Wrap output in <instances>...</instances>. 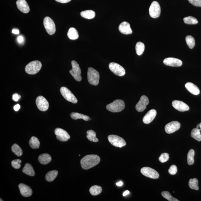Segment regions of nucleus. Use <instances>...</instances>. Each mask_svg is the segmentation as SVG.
<instances>
[{"label":"nucleus","mask_w":201,"mask_h":201,"mask_svg":"<svg viewBox=\"0 0 201 201\" xmlns=\"http://www.w3.org/2000/svg\"><path fill=\"white\" fill-rule=\"evenodd\" d=\"M125 108L124 101L121 99H117L106 106L107 109L112 112H120Z\"/></svg>","instance_id":"nucleus-3"},{"label":"nucleus","mask_w":201,"mask_h":201,"mask_svg":"<svg viewBox=\"0 0 201 201\" xmlns=\"http://www.w3.org/2000/svg\"><path fill=\"white\" fill-rule=\"evenodd\" d=\"M17 40L18 42L20 43H21L24 41V39L23 37L21 36H20L18 37Z\"/></svg>","instance_id":"nucleus-46"},{"label":"nucleus","mask_w":201,"mask_h":201,"mask_svg":"<svg viewBox=\"0 0 201 201\" xmlns=\"http://www.w3.org/2000/svg\"><path fill=\"white\" fill-rule=\"evenodd\" d=\"M190 3L194 6L201 7V0H188Z\"/></svg>","instance_id":"nucleus-43"},{"label":"nucleus","mask_w":201,"mask_h":201,"mask_svg":"<svg viewBox=\"0 0 201 201\" xmlns=\"http://www.w3.org/2000/svg\"><path fill=\"white\" fill-rule=\"evenodd\" d=\"M120 32L123 34L128 35L132 34V30L131 28L129 23L127 22H123L120 24L119 27Z\"/></svg>","instance_id":"nucleus-20"},{"label":"nucleus","mask_w":201,"mask_h":201,"mask_svg":"<svg viewBox=\"0 0 201 201\" xmlns=\"http://www.w3.org/2000/svg\"><path fill=\"white\" fill-rule=\"evenodd\" d=\"M88 79L89 83L92 85L97 86L99 83V74L98 72L94 68H88Z\"/></svg>","instance_id":"nucleus-4"},{"label":"nucleus","mask_w":201,"mask_h":201,"mask_svg":"<svg viewBox=\"0 0 201 201\" xmlns=\"http://www.w3.org/2000/svg\"><path fill=\"white\" fill-rule=\"evenodd\" d=\"M156 111L154 109L151 110L147 112L143 119V122L148 124L153 121L156 115Z\"/></svg>","instance_id":"nucleus-21"},{"label":"nucleus","mask_w":201,"mask_h":201,"mask_svg":"<svg viewBox=\"0 0 201 201\" xmlns=\"http://www.w3.org/2000/svg\"><path fill=\"white\" fill-rule=\"evenodd\" d=\"M68 36L70 39L75 40L79 37V34L77 30L74 28H70L68 33Z\"/></svg>","instance_id":"nucleus-25"},{"label":"nucleus","mask_w":201,"mask_h":201,"mask_svg":"<svg viewBox=\"0 0 201 201\" xmlns=\"http://www.w3.org/2000/svg\"><path fill=\"white\" fill-rule=\"evenodd\" d=\"M11 149L12 152L18 156H21L23 154V151H22L21 147L16 144H14L12 145Z\"/></svg>","instance_id":"nucleus-34"},{"label":"nucleus","mask_w":201,"mask_h":201,"mask_svg":"<svg viewBox=\"0 0 201 201\" xmlns=\"http://www.w3.org/2000/svg\"><path fill=\"white\" fill-rule=\"evenodd\" d=\"M43 24L46 31L50 35L54 34L56 31L54 22L50 17L46 16L44 18Z\"/></svg>","instance_id":"nucleus-6"},{"label":"nucleus","mask_w":201,"mask_h":201,"mask_svg":"<svg viewBox=\"0 0 201 201\" xmlns=\"http://www.w3.org/2000/svg\"><path fill=\"white\" fill-rule=\"evenodd\" d=\"M109 68L112 72L119 76H123L126 73L124 68L116 63H111L109 64Z\"/></svg>","instance_id":"nucleus-9"},{"label":"nucleus","mask_w":201,"mask_h":201,"mask_svg":"<svg viewBox=\"0 0 201 201\" xmlns=\"http://www.w3.org/2000/svg\"><path fill=\"white\" fill-rule=\"evenodd\" d=\"M199 126H200V129L201 131V122L200 123V124H199Z\"/></svg>","instance_id":"nucleus-52"},{"label":"nucleus","mask_w":201,"mask_h":201,"mask_svg":"<svg viewBox=\"0 0 201 201\" xmlns=\"http://www.w3.org/2000/svg\"><path fill=\"white\" fill-rule=\"evenodd\" d=\"M20 108V106L19 104H17V105H15L14 107V109L15 111H18L19 110Z\"/></svg>","instance_id":"nucleus-47"},{"label":"nucleus","mask_w":201,"mask_h":201,"mask_svg":"<svg viewBox=\"0 0 201 201\" xmlns=\"http://www.w3.org/2000/svg\"><path fill=\"white\" fill-rule=\"evenodd\" d=\"M71 64L72 69L69 71L70 74L77 81H81L82 80L81 71L79 64L75 60L72 61Z\"/></svg>","instance_id":"nucleus-5"},{"label":"nucleus","mask_w":201,"mask_h":201,"mask_svg":"<svg viewBox=\"0 0 201 201\" xmlns=\"http://www.w3.org/2000/svg\"><path fill=\"white\" fill-rule=\"evenodd\" d=\"M149 14L151 17L154 18L159 17L161 9L159 3L157 2L154 1L151 3L149 9Z\"/></svg>","instance_id":"nucleus-10"},{"label":"nucleus","mask_w":201,"mask_h":201,"mask_svg":"<svg viewBox=\"0 0 201 201\" xmlns=\"http://www.w3.org/2000/svg\"><path fill=\"white\" fill-rule=\"evenodd\" d=\"M87 135L86 137L90 141L97 142H98V139L96 137V133L93 130H89L86 132Z\"/></svg>","instance_id":"nucleus-30"},{"label":"nucleus","mask_w":201,"mask_h":201,"mask_svg":"<svg viewBox=\"0 0 201 201\" xmlns=\"http://www.w3.org/2000/svg\"><path fill=\"white\" fill-rule=\"evenodd\" d=\"M38 160L42 164L46 165L51 161V157L49 154H42L38 156Z\"/></svg>","instance_id":"nucleus-23"},{"label":"nucleus","mask_w":201,"mask_h":201,"mask_svg":"<svg viewBox=\"0 0 201 201\" xmlns=\"http://www.w3.org/2000/svg\"><path fill=\"white\" fill-rule=\"evenodd\" d=\"M186 41L188 46L190 49L194 47L195 45L194 38L191 36H187L186 37Z\"/></svg>","instance_id":"nucleus-37"},{"label":"nucleus","mask_w":201,"mask_h":201,"mask_svg":"<svg viewBox=\"0 0 201 201\" xmlns=\"http://www.w3.org/2000/svg\"><path fill=\"white\" fill-rule=\"evenodd\" d=\"M17 8L24 13L27 14L30 11V8L25 0H18L16 2Z\"/></svg>","instance_id":"nucleus-19"},{"label":"nucleus","mask_w":201,"mask_h":201,"mask_svg":"<svg viewBox=\"0 0 201 201\" xmlns=\"http://www.w3.org/2000/svg\"><path fill=\"white\" fill-rule=\"evenodd\" d=\"M169 159V155L167 153H163V154L160 155V156L159 158V160L161 163H164L168 161Z\"/></svg>","instance_id":"nucleus-40"},{"label":"nucleus","mask_w":201,"mask_h":201,"mask_svg":"<svg viewBox=\"0 0 201 201\" xmlns=\"http://www.w3.org/2000/svg\"><path fill=\"white\" fill-rule=\"evenodd\" d=\"M42 67V64L39 61H33L25 66V71L28 74L35 75L40 71Z\"/></svg>","instance_id":"nucleus-2"},{"label":"nucleus","mask_w":201,"mask_h":201,"mask_svg":"<svg viewBox=\"0 0 201 201\" xmlns=\"http://www.w3.org/2000/svg\"><path fill=\"white\" fill-rule=\"evenodd\" d=\"M189 187L192 189L198 190L199 189L198 180L197 178L191 179L189 181Z\"/></svg>","instance_id":"nucleus-35"},{"label":"nucleus","mask_w":201,"mask_h":201,"mask_svg":"<svg viewBox=\"0 0 201 201\" xmlns=\"http://www.w3.org/2000/svg\"><path fill=\"white\" fill-rule=\"evenodd\" d=\"M172 106L176 110L181 112L187 111L190 109L189 106L182 101H174L172 102Z\"/></svg>","instance_id":"nucleus-17"},{"label":"nucleus","mask_w":201,"mask_h":201,"mask_svg":"<svg viewBox=\"0 0 201 201\" xmlns=\"http://www.w3.org/2000/svg\"><path fill=\"white\" fill-rule=\"evenodd\" d=\"M36 104L38 109L42 111H45L49 108V103L47 99L42 96L37 98Z\"/></svg>","instance_id":"nucleus-11"},{"label":"nucleus","mask_w":201,"mask_h":201,"mask_svg":"<svg viewBox=\"0 0 201 201\" xmlns=\"http://www.w3.org/2000/svg\"><path fill=\"white\" fill-rule=\"evenodd\" d=\"M109 142L114 146L121 147L126 145V142L122 138L116 135H110L108 136Z\"/></svg>","instance_id":"nucleus-8"},{"label":"nucleus","mask_w":201,"mask_h":201,"mask_svg":"<svg viewBox=\"0 0 201 201\" xmlns=\"http://www.w3.org/2000/svg\"><path fill=\"white\" fill-rule=\"evenodd\" d=\"M149 103L148 98L145 95L142 96L139 102L136 105V110L139 112L143 111L146 108V106L149 104Z\"/></svg>","instance_id":"nucleus-14"},{"label":"nucleus","mask_w":201,"mask_h":201,"mask_svg":"<svg viewBox=\"0 0 201 201\" xmlns=\"http://www.w3.org/2000/svg\"><path fill=\"white\" fill-rule=\"evenodd\" d=\"M123 183L122 181H120L119 182H117L116 183V185L118 186H121L123 185Z\"/></svg>","instance_id":"nucleus-50"},{"label":"nucleus","mask_w":201,"mask_h":201,"mask_svg":"<svg viewBox=\"0 0 201 201\" xmlns=\"http://www.w3.org/2000/svg\"><path fill=\"white\" fill-rule=\"evenodd\" d=\"M145 46L144 44L141 42H138L136 46V53L139 56H141L144 51Z\"/></svg>","instance_id":"nucleus-33"},{"label":"nucleus","mask_w":201,"mask_h":201,"mask_svg":"<svg viewBox=\"0 0 201 201\" xmlns=\"http://www.w3.org/2000/svg\"><path fill=\"white\" fill-rule=\"evenodd\" d=\"M61 94L66 100L69 102L76 104L77 102V99L73 94L72 93L69 89L66 87H62L60 88Z\"/></svg>","instance_id":"nucleus-7"},{"label":"nucleus","mask_w":201,"mask_h":201,"mask_svg":"<svg viewBox=\"0 0 201 201\" xmlns=\"http://www.w3.org/2000/svg\"><path fill=\"white\" fill-rule=\"evenodd\" d=\"M162 196L164 198L167 199V200L169 201H179L178 199L173 197L172 195L170 194V193L169 192L167 191H165L162 192L161 193Z\"/></svg>","instance_id":"nucleus-39"},{"label":"nucleus","mask_w":201,"mask_h":201,"mask_svg":"<svg viewBox=\"0 0 201 201\" xmlns=\"http://www.w3.org/2000/svg\"><path fill=\"white\" fill-rule=\"evenodd\" d=\"M185 87L188 91L194 95H198L200 93L199 88L191 82H187L185 84Z\"/></svg>","instance_id":"nucleus-22"},{"label":"nucleus","mask_w":201,"mask_h":201,"mask_svg":"<svg viewBox=\"0 0 201 201\" xmlns=\"http://www.w3.org/2000/svg\"><path fill=\"white\" fill-rule=\"evenodd\" d=\"M55 1L57 2L65 3L70 2V1H71V0H55Z\"/></svg>","instance_id":"nucleus-45"},{"label":"nucleus","mask_w":201,"mask_h":201,"mask_svg":"<svg viewBox=\"0 0 201 201\" xmlns=\"http://www.w3.org/2000/svg\"><path fill=\"white\" fill-rule=\"evenodd\" d=\"M196 128H200V126H199V124H198L197 125V126H196Z\"/></svg>","instance_id":"nucleus-51"},{"label":"nucleus","mask_w":201,"mask_h":201,"mask_svg":"<svg viewBox=\"0 0 201 201\" xmlns=\"http://www.w3.org/2000/svg\"><path fill=\"white\" fill-rule=\"evenodd\" d=\"M55 133L57 139L60 141L66 142L70 139L69 134L61 128H57L55 129Z\"/></svg>","instance_id":"nucleus-13"},{"label":"nucleus","mask_w":201,"mask_h":201,"mask_svg":"<svg viewBox=\"0 0 201 201\" xmlns=\"http://www.w3.org/2000/svg\"><path fill=\"white\" fill-rule=\"evenodd\" d=\"M71 117L74 120H77L79 119H82L86 121H89L91 120L89 116L85 115L84 114L77 113V112H72L71 114Z\"/></svg>","instance_id":"nucleus-26"},{"label":"nucleus","mask_w":201,"mask_h":201,"mask_svg":"<svg viewBox=\"0 0 201 201\" xmlns=\"http://www.w3.org/2000/svg\"><path fill=\"white\" fill-rule=\"evenodd\" d=\"M29 145L33 149H38L39 147L40 142L37 138L33 136L29 141Z\"/></svg>","instance_id":"nucleus-29"},{"label":"nucleus","mask_w":201,"mask_h":201,"mask_svg":"<svg viewBox=\"0 0 201 201\" xmlns=\"http://www.w3.org/2000/svg\"><path fill=\"white\" fill-rule=\"evenodd\" d=\"M194 151L193 149H190L187 155V163L189 165H192L194 163Z\"/></svg>","instance_id":"nucleus-38"},{"label":"nucleus","mask_w":201,"mask_h":201,"mask_svg":"<svg viewBox=\"0 0 201 201\" xmlns=\"http://www.w3.org/2000/svg\"><path fill=\"white\" fill-rule=\"evenodd\" d=\"M23 172L24 174L30 176H34L35 175L34 169L32 166L28 163L25 164L23 169Z\"/></svg>","instance_id":"nucleus-24"},{"label":"nucleus","mask_w":201,"mask_h":201,"mask_svg":"<svg viewBox=\"0 0 201 201\" xmlns=\"http://www.w3.org/2000/svg\"><path fill=\"white\" fill-rule=\"evenodd\" d=\"M180 126V123L178 121H173L166 125L165 130L167 133L171 134L179 129Z\"/></svg>","instance_id":"nucleus-15"},{"label":"nucleus","mask_w":201,"mask_h":201,"mask_svg":"<svg viewBox=\"0 0 201 201\" xmlns=\"http://www.w3.org/2000/svg\"><path fill=\"white\" fill-rule=\"evenodd\" d=\"M58 172L56 170L49 171L46 174V180L48 182L53 181L58 176Z\"/></svg>","instance_id":"nucleus-28"},{"label":"nucleus","mask_w":201,"mask_h":201,"mask_svg":"<svg viewBox=\"0 0 201 201\" xmlns=\"http://www.w3.org/2000/svg\"><path fill=\"white\" fill-rule=\"evenodd\" d=\"M141 171L142 174L147 177L152 179H157L159 177V173L150 167H143L141 169Z\"/></svg>","instance_id":"nucleus-12"},{"label":"nucleus","mask_w":201,"mask_h":201,"mask_svg":"<svg viewBox=\"0 0 201 201\" xmlns=\"http://www.w3.org/2000/svg\"><path fill=\"white\" fill-rule=\"evenodd\" d=\"M21 160L20 159L13 160L11 162L12 167L16 169L20 168L21 167Z\"/></svg>","instance_id":"nucleus-41"},{"label":"nucleus","mask_w":201,"mask_h":201,"mask_svg":"<svg viewBox=\"0 0 201 201\" xmlns=\"http://www.w3.org/2000/svg\"><path fill=\"white\" fill-rule=\"evenodd\" d=\"M200 131V129L196 128L193 129L191 132V137L198 142L201 141Z\"/></svg>","instance_id":"nucleus-31"},{"label":"nucleus","mask_w":201,"mask_h":201,"mask_svg":"<svg viewBox=\"0 0 201 201\" xmlns=\"http://www.w3.org/2000/svg\"><path fill=\"white\" fill-rule=\"evenodd\" d=\"M81 15L85 19H92L95 17V13L93 10H86L81 12Z\"/></svg>","instance_id":"nucleus-27"},{"label":"nucleus","mask_w":201,"mask_h":201,"mask_svg":"<svg viewBox=\"0 0 201 201\" xmlns=\"http://www.w3.org/2000/svg\"><path fill=\"white\" fill-rule=\"evenodd\" d=\"M100 157L97 155H87L81 160V166L83 169L86 170L98 164L100 162Z\"/></svg>","instance_id":"nucleus-1"},{"label":"nucleus","mask_w":201,"mask_h":201,"mask_svg":"<svg viewBox=\"0 0 201 201\" xmlns=\"http://www.w3.org/2000/svg\"><path fill=\"white\" fill-rule=\"evenodd\" d=\"M102 191V187L97 185L92 186L90 189V192L91 194L94 196L100 194Z\"/></svg>","instance_id":"nucleus-32"},{"label":"nucleus","mask_w":201,"mask_h":201,"mask_svg":"<svg viewBox=\"0 0 201 201\" xmlns=\"http://www.w3.org/2000/svg\"><path fill=\"white\" fill-rule=\"evenodd\" d=\"M18 186L20 193L24 197H28L32 195V190L29 186L23 183L20 184Z\"/></svg>","instance_id":"nucleus-18"},{"label":"nucleus","mask_w":201,"mask_h":201,"mask_svg":"<svg viewBox=\"0 0 201 201\" xmlns=\"http://www.w3.org/2000/svg\"><path fill=\"white\" fill-rule=\"evenodd\" d=\"M177 172V168L176 166L174 165L171 166L168 170L169 174L171 175L176 174Z\"/></svg>","instance_id":"nucleus-42"},{"label":"nucleus","mask_w":201,"mask_h":201,"mask_svg":"<svg viewBox=\"0 0 201 201\" xmlns=\"http://www.w3.org/2000/svg\"><path fill=\"white\" fill-rule=\"evenodd\" d=\"M21 98V96L17 94H14L12 95V99L15 101H18Z\"/></svg>","instance_id":"nucleus-44"},{"label":"nucleus","mask_w":201,"mask_h":201,"mask_svg":"<svg viewBox=\"0 0 201 201\" xmlns=\"http://www.w3.org/2000/svg\"><path fill=\"white\" fill-rule=\"evenodd\" d=\"M12 33L14 34H19L20 31L18 29H13L12 31Z\"/></svg>","instance_id":"nucleus-48"},{"label":"nucleus","mask_w":201,"mask_h":201,"mask_svg":"<svg viewBox=\"0 0 201 201\" xmlns=\"http://www.w3.org/2000/svg\"><path fill=\"white\" fill-rule=\"evenodd\" d=\"M163 63L165 65L172 67H180L182 64L181 60L173 58H166L164 60Z\"/></svg>","instance_id":"nucleus-16"},{"label":"nucleus","mask_w":201,"mask_h":201,"mask_svg":"<svg viewBox=\"0 0 201 201\" xmlns=\"http://www.w3.org/2000/svg\"><path fill=\"white\" fill-rule=\"evenodd\" d=\"M1 201H2L3 200H2V199H1Z\"/></svg>","instance_id":"nucleus-53"},{"label":"nucleus","mask_w":201,"mask_h":201,"mask_svg":"<svg viewBox=\"0 0 201 201\" xmlns=\"http://www.w3.org/2000/svg\"><path fill=\"white\" fill-rule=\"evenodd\" d=\"M184 23L187 24L194 25L198 23V20L196 18L191 16H188L184 18Z\"/></svg>","instance_id":"nucleus-36"},{"label":"nucleus","mask_w":201,"mask_h":201,"mask_svg":"<svg viewBox=\"0 0 201 201\" xmlns=\"http://www.w3.org/2000/svg\"><path fill=\"white\" fill-rule=\"evenodd\" d=\"M130 193V192L128 190H126L125 192L123 194V196H126L127 195L129 194Z\"/></svg>","instance_id":"nucleus-49"}]
</instances>
